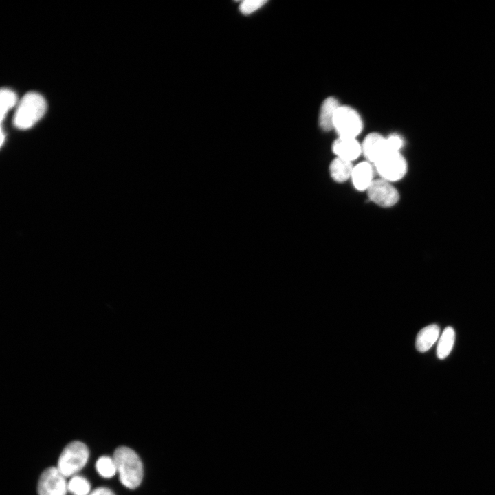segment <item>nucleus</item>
<instances>
[{
    "instance_id": "1",
    "label": "nucleus",
    "mask_w": 495,
    "mask_h": 495,
    "mask_svg": "<svg viewBox=\"0 0 495 495\" xmlns=\"http://www.w3.org/2000/svg\"><path fill=\"white\" fill-rule=\"evenodd\" d=\"M113 460L121 483L129 489L138 487L143 478V466L138 455L131 448H118Z\"/></svg>"
},
{
    "instance_id": "2",
    "label": "nucleus",
    "mask_w": 495,
    "mask_h": 495,
    "mask_svg": "<svg viewBox=\"0 0 495 495\" xmlns=\"http://www.w3.org/2000/svg\"><path fill=\"white\" fill-rule=\"evenodd\" d=\"M46 109V101L40 94L28 92L16 105L13 124L17 129H28L42 118Z\"/></svg>"
},
{
    "instance_id": "3",
    "label": "nucleus",
    "mask_w": 495,
    "mask_h": 495,
    "mask_svg": "<svg viewBox=\"0 0 495 495\" xmlns=\"http://www.w3.org/2000/svg\"><path fill=\"white\" fill-rule=\"evenodd\" d=\"M88 458L89 450L86 445L80 441H73L63 450L57 468L65 477H69L80 471Z\"/></svg>"
},
{
    "instance_id": "4",
    "label": "nucleus",
    "mask_w": 495,
    "mask_h": 495,
    "mask_svg": "<svg viewBox=\"0 0 495 495\" xmlns=\"http://www.w3.org/2000/svg\"><path fill=\"white\" fill-rule=\"evenodd\" d=\"M377 173L389 182L402 179L407 172V163L400 152L388 151L374 164Z\"/></svg>"
},
{
    "instance_id": "5",
    "label": "nucleus",
    "mask_w": 495,
    "mask_h": 495,
    "mask_svg": "<svg viewBox=\"0 0 495 495\" xmlns=\"http://www.w3.org/2000/svg\"><path fill=\"white\" fill-rule=\"evenodd\" d=\"M333 129L340 138H356L363 129V122L355 109L340 105L334 118Z\"/></svg>"
},
{
    "instance_id": "6",
    "label": "nucleus",
    "mask_w": 495,
    "mask_h": 495,
    "mask_svg": "<svg viewBox=\"0 0 495 495\" xmlns=\"http://www.w3.org/2000/svg\"><path fill=\"white\" fill-rule=\"evenodd\" d=\"M366 191L373 202L384 208L395 205L399 199L397 190L390 182L381 178L374 179Z\"/></svg>"
},
{
    "instance_id": "7",
    "label": "nucleus",
    "mask_w": 495,
    "mask_h": 495,
    "mask_svg": "<svg viewBox=\"0 0 495 495\" xmlns=\"http://www.w3.org/2000/svg\"><path fill=\"white\" fill-rule=\"evenodd\" d=\"M67 488L65 476L57 468L51 467L41 474L38 493V495H65Z\"/></svg>"
},
{
    "instance_id": "8",
    "label": "nucleus",
    "mask_w": 495,
    "mask_h": 495,
    "mask_svg": "<svg viewBox=\"0 0 495 495\" xmlns=\"http://www.w3.org/2000/svg\"><path fill=\"white\" fill-rule=\"evenodd\" d=\"M361 145L362 154L367 162L372 164L389 151L386 138L377 133H371L367 135Z\"/></svg>"
},
{
    "instance_id": "9",
    "label": "nucleus",
    "mask_w": 495,
    "mask_h": 495,
    "mask_svg": "<svg viewBox=\"0 0 495 495\" xmlns=\"http://www.w3.org/2000/svg\"><path fill=\"white\" fill-rule=\"evenodd\" d=\"M337 157L351 162L362 154V145L356 138H338L332 145Z\"/></svg>"
},
{
    "instance_id": "10",
    "label": "nucleus",
    "mask_w": 495,
    "mask_h": 495,
    "mask_svg": "<svg viewBox=\"0 0 495 495\" xmlns=\"http://www.w3.org/2000/svg\"><path fill=\"white\" fill-rule=\"evenodd\" d=\"M373 167L368 162H362L353 166L351 179L354 187L360 191L367 190L373 182Z\"/></svg>"
},
{
    "instance_id": "11",
    "label": "nucleus",
    "mask_w": 495,
    "mask_h": 495,
    "mask_svg": "<svg viewBox=\"0 0 495 495\" xmlns=\"http://www.w3.org/2000/svg\"><path fill=\"white\" fill-rule=\"evenodd\" d=\"M340 104L337 98L329 96L322 102L319 113L320 127L324 131L333 129V121L338 109Z\"/></svg>"
},
{
    "instance_id": "12",
    "label": "nucleus",
    "mask_w": 495,
    "mask_h": 495,
    "mask_svg": "<svg viewBox=\"0 0 495 495\" xmlns=\"http://www.w3.org/2000/svg\"><path fill=\"white\" fill-rule=\"evenodd\" d=\"M439 333V327L435 324L423 328L417 336L416 349L419 352H426L429 350L438 340Z\"/></svg>"
},
{
    "instance_id": "13",
    "label": "nucleus",
    "mask_w": 495,
    "mask_h": 495,
    "mask_svg": "<svg viewBox=\"0 0 495 495\" xmlns=\"http://www.w3.org/2000/svg\"><path fill=\"white\" fill-rule=\"evenodd\" d=\"M353 166L351 162L336 157L330 165V174L334 181L344 182L351 177Z\"/></svg>"
},
{
    "instance_id": "14",
    "label": "nucleus",
    "mask_w": 495,
    "mask_h": 495,
    "mask_svg": "<svg viewBox=\"0 0 495 495\" xmlns=\"http://www.w3.org/2000/svg\"><path fill=\"white\" fill-rule=\"evenodd\" d=\"M455 340V332L452 327H447L439 338L437 355L439 359L446 358L451 352Z\"/></svg>"
},
{
    "instance_id": "15",
    "label": "nucleus",
    "mask_w": 495,
    "mask_h": 495,
    "mask_svg": "<svg viewBox=\"0 0 495 495\" xmlns=\"http://www.w3.org/2000/svg\"><path fill=\"white\" fill-rule=\"evenodd\" d=\"M1 100V121L3 122L7 113L14 106H16L19 101L16 94L11 89L3 88L0 93Z\"/></svg>"
},
{
    "instance_id": "16",
    "label": "nucleus",
    "mask_w": 495,
    "mask_h": 495,
    "mask_svg": "<svg viewBox=\"0 0 495 495\" xmlns=\"http://www.w3.org/2000/svg\"><path fill=\"white\" fill-rule=\"evenodd\" d=\"M96 467L98 472L104 478L112 477L117 470L113 459L108 456L99 458Z\"/></svg>"
},
{
    "instance_id": "17",
    "label": "nucleus",
    "mask_w": 495,
    "mask_h": 495,
    "mask_svg": "<svg viewBox=\"0 0 495 495\" xmlns=\"http://www.w3.org/2000/svg\"><path fill=\"white\" fill-rule=\"evenodd\" d=\"M67 488L74 495H87L90 484L85 478L76 476L69 481Z\"/></svg>"
},
{
    "instance_id": "18",
    "label": "nucleus",
    "mask_w": 495,
    "mask_h": 495,
    "mask_svg": "<svg viewBox=\"0 0 495 495\" xmlns=\"http://www.w3.org/2000/svg\"><path fill=\"white\" fill-rule=\"evenodd\" d=\"M267 2L265 0L243 1L239 6V10L243 14L248 15L263 6Z\"/></svg>"
},
{
    "instance_id": "19",
    "label": "nucleus",
    "mask_w": 495,
    "mask_h": 495,
    "mask_svg": "<svg viewBox=\"0 0 495 495\" xmlns=\"http://www.w3.org/2000/svg\"><path fill=\"white\" fill-rule=\"evenodd\" d=\"M386 142L389 151L399 152L404 145L402 138L397 134H392L386 138Z\"/></svg>"
},
{
    "instance_id": "20",
    "label": "nucleus",
    "mask_w": 495,
    "mask_h": 495,
    "mask_svg": "<svg viewBox=\"0 0 495 495\" xmlns=\"http://www.w3.org/2000/svg\"><path fill=\"white\" fill-rule=\"evenodd\" d=\"M89 495H115L109 489L100 487L94 490Z\"/></svg>"
}]
</instances>
